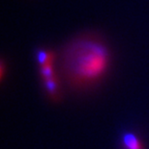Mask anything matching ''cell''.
Masks as SVG:
<instances>
[{"label": "cell", "instance_id": "obj_1", "mask_svg": "<svg viewBox=\"0 0 149 149\" xmlns=\"http://www.w3.org/2000/svg\"><path fill=\"white\" fill-rule=\"evenodd\" d=\"M109 61V51L103 43L93 40H78L66 52L65 69L73 80L91 83L105 73Z\"/></svg>", "mask_w": 149, "mask_h": 149}, {"label": "cell", "instance_id": "obj_2", "mask_svg": "<svg viewBox=\"0 0 149 149\" xmlns=\"http://www.w3.org/2000/svg\"><path fill=\"white\" fill-rule=\"evenodd\" d=\"M40 68H41V74L43 76L44 82H45L47 91H49V93L52 96H56L58 88H57V81L55 79L54 73H53L52 65H42Z\"/></svg>", "mask_w": 149, "mask_h": 149}, {"label": "cell", "instance_id": "obj_3", "mask_svg": "<svg viewBox=\"0 0 149 149\" xmlns=\"http://www.w3.org/2000/svg\"><path fill=\"white\" fill-rule=\"evenodd\" d=\"M122 142L125 149H142L141 141L133 133H126L123 135Z\"/></svg>", "mask_w": 149, "mask_h": 149}, {"label": "cell", "instance_id": "obj_4", "mask_svg": "<svg viewBox=\"0 0 149 149\" xmlns=\"http://www.w3.org/2000/svg\"><path fill=\"white\" fill-rule=\"evenodd\" d=\"M37 59L40 64V66L46 65H52L53 55L52 52L45 51V50H39L37 52Z\"/></svg>", "mask_w": 149, "mask_h": 149}]
</instances>
